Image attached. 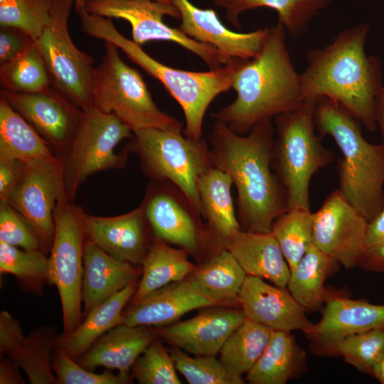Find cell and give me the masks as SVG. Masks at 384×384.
<instances>
[{"label":"cell","instance_id":"1","mask_svg":"<svg viewBox=\"0 0 384 384\" xmlns=\"http://www.w3.org/2000/svg\"><path fill=\"white\" fill-rule=\"evenodd\" d=\"M274 133L271 119L258 122L247 135L215 121L209 137L213 166L229 175L237 190L245 230L270 233L275 219L288 210L284 189L271 169Z\"/></svg>","mask_w":384,"mask_h":384},{"label":"cell","instance_id":"2","mask_svg":"<svg viewBox=\"0 0 384 384\" xmlns=\"http://www.w3.org/2000/svg\"><path fill=\"white\" fill-rule=\"evenodd\" d=\"M369 29L368 23L348 27L331 43L309 51L300 81L304 99H330L374 132L383 85L380 59L365 50Z\"/></svg>","mask_w":384,"mask_h":384},{"label":"cell","instance_id":"3","mask_svg":"<svg viewBox=\"0 0 384 384\" xmlns=\"http://www.w3.org/2000/svg\"><path fill=\"white\" fill-rule=\"evenodd\" d=\"M287 31L278 23L270 28L257 55L244 59L232 87L237 96L211 114L234 132L245 135L258 122L299 106L304 97L299 74L286 45Z\"/></svg>","mask_w":384,"mask_h":384},{"label":"cell","instance_id":"4","mask_svg":"<svg viewBox=\"0 0 384 384\" xmlns=\"http://www.w3.org/2000/svg\"><path fill=\"white\" fill-rule=\"evenodd\" d=\"M78 14L85 33L116 45L132 62L159 80L177 101L185 117L183 135L195 141L203 139L207 109L218 95L232 87L244 59H231L223 66L208 72L173 68L154 59L141 46L122 35L112 18L91 14L83 8Z\"/></svg>","mask_w":384,"mask_h":384},{"label":"cell","instance_id":"5","mask_svg":"<svg viewBox=\"0 0 384 384\" xmlns=\"http://www.w3.org/2000/svg\"><path fill=\"white\" fill-rule=\"evenodd\" d=\"M314 120L316 130L331 137L342 154L338 191L370 222L384 202V144L368 142L361 122L330 99L316 100Z\"/></svg>","mask_w":384,"mask_h":384},{"label":"cell","instance_id":"6","mask_svg":"<svg viewBox=\"0 0 384 384\" xmlns=\"http://www.w3.org/2000/svg\"><path fill=\"white\" fill-rule=\"evenodd\" d=\"M316 100L305 98L297 107L275 117L277 139L274 140L273 160L286 193L288 209L310 210L311 178L334 159V154L322 146L316 134Z\"/></svg>","mask_w":384,"mask_h":384},{"label":"cell","instance_id":"7","mask_svg":"<svg viewBox=\"0 0 384 384\" xmlns=\"http://www.w3.org/2000/svg\"><path fill=\"white\" fill-rule=\"evenodd\" d=\"M181 132L144 128L134 132L128 149L135 152L145 174L174 185L201 215L200 177L214 166L205 139H190Z\"/></svg>","mask_w":384,"mask_h":384},{"label":"cell","instance_id":"8","mask_svg":"<svg viewBox=\"0 0 384 384\" xmlns=\"http://www.w3.org/2000/svg\"><path fill=\"white\" fill-rule=\"evenodd\" d=\"M105 54L95 68L93 107L114 114L134 132L144 128L181 132L183 124L161 110L141 74L120 58L119 48L105 41Z\"/></svg>","mask_w":384,"mask_h":384},{"label":"cell","instance_id":"9","mask_svg":"<svg viewBox=\"0 0 384 384\" xmlns=\"http://www.w3.org/2000/svg\"><path fill=\"white\" fill-rule=\"evenodd\" d=\"M84 215L67 198L60 200L54 210L55 234L49 252L48 277L49 284H54L59 294L64 334L82 322L83 256L88 240Z\"/></svg>","mask_w":384,"mask_h":384},{"label":"cell","instance_id":"10","mask_svg":"<svg viewBox=\"0 0 384 384\" xmlns=\"http://www.w3.org/2000/svg\"><path fill=\"white\" fill-rule=\"evenodd\" d=\"M75 0H55L51 20L34 41L41 52L52 87L82 111L93 107V59L80 50L68 28Z\"/></svg>","mask_w":384,"mask_h":384},{"label":"cell","instance_id":"11","mask_svg":"<svg viewBox=\"0 0 384 384\" xmlns=\"http://www.w3.org/2000/svg\"><path fill=\"white\" fill-rule=\"evenodd\" d=\"M132 130L113 114L92 107L83 111L79 129L63 159V182L67 198L72 201L79 186L89 176L122 168L126 155L114 148L123 139L132 138Z\"/></svg>","mask_w":384,"mask_h":384},{"label":"cell","instance_id":"12","mask_svg":"<svg viewBox=\"0 0 384 384\" xmlns=\"http://www.w3.org/2000/svg\"><path fill=\"white\" fill-rule=\"evenodd\" d=\"M84 8L93 15L128 21L132 41L139 46L151 41L176 43L200 57L210 70L230 61L213 46L191 38L178 28L164 23V16L180 19V13L174 4L153 0H87Z\"/></svg>","mask_w":384,"mask_h":384},{"label":"cell","instance_id":"13","mask_svg":"<svg viewBox=\"0 0 384 384\" xmlns=\"http://www.w3.org/2000/svg\"><path fill=\"white\" fill-rule=\"evenodd\" d=\"M65 198L63 159H33L21 161L18 180L5 201L29 223L48 253L54 239V210Z\"/></svg>","mask_w":384,"mask_h":384},{"label":"cell","instance_id":"14","mask_svg":"<svg viewBox=\"0 0 384 384\" xmlns=\"http://www.w3.org/2000/svg\"><path fill=\"white\" fill-rule=\"evenodd\" d=\"M368 224L337 189L312 213V242L346 268H353L366 255Z\"/></svg>","mask_w":384,"mask_h":384},{"label":"cell","instance_id":"15","mask_svg":"<svg viewBox=\"0 0 384 384\" xmlns=\"http://www.w3.org/2000/svg\"><path fill=\"white\" fill-rule=\"evenodd\" d=\"M0 97L36 129L53 151L64 157L82 122L81 109L53 87L35 93L1 89Z\"/></svg>","mask_w":384,"mask_h":384},{"label":"cell","instance_id":"16","mask_svg":"<svg viewBox=\"0 0 384 384\" xmlns=\"http://www.w3.org/2000/svg\"><path fill=\"white\" fill-rule=\"evenodd\" d=\"M173 4L180 13L181 22L177 28L191 38L213 46L228 60L253 58L269 33L270 28L249 33L230 31L222 23L215 10L201 9L189 0H173Z\"/></svg>","mask_w":384,"mask_h":384},{"label":"cell","instance_id":"17","mask_svg":"<svg viewBox=\"0 0 384 384\" xmlns=\"http://www.w3.org/2000/svg\"><path fill=\"white\" fill-rule=\"evenodd\" d=\"M237 301L246 319L272 330H300L309 336L313 332L314 324L307 319L306 309L289 292L261 278L247 275Z\"/></svg>","mask_w":384,"mask_h":384},{"label":"cell","instance_id":"18","mask_svg":"<svg viewBox=\"0 0 384 384\" xmlns=\"http://www.w3.org/2000/svg\"><path fill=\"white\" fill-rule=\"evenodd\" d=\"M245 319L242 310L213 309L188 320L153 330L156 336L185 352L193 356H215Z\"/></svg>","mask_w":384,"mask_h":384},{"label":"cell","instance_id":"19","mask_svg":"<svg viewBox=\"0 0 384 384\" xmlns=\"http://www.w3.org/2000/svg\"><path fill=\"white\" fill-rule=\"evenodd\" d=\"M164 182L165 186L151 188L143 201L147 221L155 237L196 253L200 233L195 218L200 215L174 185Z\"/></svg>","mask_w":384,"mask_h":384},{"label":"cell","instance_id":"20","mask_svg":"<svg viewBox=\"0 0 384 384\" xmlns=\"http://www.w3.org/2000/svg\"><path fill=\"white\" fill-rule=\"evenodd\" d=\"M146 222L143 202L117 216L84 215L88 240L112 257L133 265L142 263L150 247L147 245Z\"/></svg>","mask_w":384,"mask_h":384},{"label":"cell","instance_id":"21","mask_svg":"<svg viewBox=\"0 0 384 384\" xmlns=\"http://www.w3.org/2000/svg\"><path fill=\"white\" fill-rule=\"evenodd\" d=\"M213 306L187 277L161 287L132 304L123 311V324L161 327L176 322L191 311Z\"/></svg>","mask_w":384,"mask_h":384},{"label":"cell","instance_id":"22","mask_svg":"<svg viewBox=\"0 0 384 384\" xmlns=\"http://www.w3.org/2000/svg\"><path fill=\"white\" fill-rule=\"evenodd\" d=\"M142 270L116 259L87 240L83 256L82 316L137 279Z\"/></svg>","mask_w":384,"mask_h":384},{"label":"cell","instance_id":"23","mask_svg":"<svg viewBox=\"0 0 384 384\" xmlns=\"http://www.w3.org/2000/svg\"><path fill=\"white\" fill-rule=\"evenodd\" d=\"M156 336L152 328L122 323L100 336L76 361L87 370L102 366L129 375Z\"/></svg>","mask_w":384,"mask_h":384},{"label":"cell","instance_id":"24","mask_svg":"<svg viewBox=\"0 0 384 384\" xmlns=\"http://www.w3.org/2000/svg\"><path fill=\"white\" fill-rule=\"evenodd\" d=\"M247 275L267 279L286 288L290 268L274 236L270 233L239 230L224 243Z\"/></svg>","mask_w":384,"mask_h":384},{"label":"cell","instance_id":"25","mask_svg":"<svg viewBox=\"0 0 384 384\" xmlns=\"http://www.w3.org/2000/svg\"><path fill=\"white\" fill-rule=\"evenodd\" d=\"M384 328V305L343 297L329 299L310 336L331 348L340 340L373 329Z\"/></svg>","mask_w":384,"mask_h":384},{"label":"cell","instance_id":"26","mask_svg":"<svg viewBox=\"0 0 384 384\" xmlns=\"http://www.w3.org/2000/svg\"><path fill=\"white\" fill-rule=\"evenodd\" d=\"M137 287L136 279L100 304L86 315L74 331L58 336L56 346L77 360L100 336L123 323V309Z\"/></svg>","mask_w":384,"mask_h":384},{"label":"cell","instance_id":"27","mask_svg":"<svg viewBox=\"0 0 384 384\" xmlns=\"http://www.w3.org/2000/svg\"><path fill=\"white\" fill-rule=\"evenodd\" d=\"M188 252L176 249L155 237L142 262V277L137 289L130 299L132 304L171 283L187 278L195 270L189 261Z\"/></svg>","mask_w":384,"mask_h":384},{"label":"cell","instance_id":"28","mask_svg":"<svg viewBox=\"0 0 384 384\" xmlns=\"http://www.w3.org/2000/svg\"><path fill=\"white\" fill-rule=\"evenodd\" d=\"M305 354L289 331L272 330L270 341L246 380L252 384H284L301 373Z\"/></svg>","mask_w":384,"mask_h":384},{"label":"cell","instance_id":"29","mask_svg":"<svg viewBox=\"0 0 384 384\" xmlns=\"http://www.w3.org/2000/svg\"><path fill=\"white\" fill-rule=\"evenodd\" d=\"M233 185L229 175L215 166L204 173L198 183L201 215L224 243L241 230L235 213Z\"/></svg>","mask_w":384,"mask_h":384},{"label":"cell","instance_id":"30","mask_svg":"<svg viewBox=\"0 0 384 384\" xmlns=\"http://www.w3.org/2000/svg\"><path fill=\"white\" fill-rule=\"evenodd\" d=\"M0 158L21 161L60 159L36 129L1 97Z\"/></svg>","mask_w":384,"mask_h":384},{"label":"cell","instance_id":"31","mask_svg":"<svg viewBox=\"0 0 384 384\" xmlns=\"http://www.w3.org/2000/svg\"><path fill=\"white\" fill-rule=\"evenodd\" d=\"M332 0H213L216 6L225 9L228 21L240 28V14L247 10L267 7L275 10L287 32L297 38L304 34L309 23L326 8Z\"/></svg>","mask_w":384,"mask_h":384},{"label":"cell","instance_id":"32","mask_svg":"<svg viewBox=\"0 0 384 384\" xmlns=\"http://www.w3.org/2000/svg\"><path fill=\"white\" fill-rule=\"evenodd\" d=\"M247 274L226 249H222L188 277L200 292L215 306L237 300Z\"/></svg>","mask_w":384,"mask_h":384},{"label":"cell","instance_id":"33","mask_svg":"<svg viewBox=\"0 0 384 384\" xmlns=\"http://www.w3.org/2000/svg\"><path fill=\"white\" fill-rule=\"evenodd\" d=\"M337 262L313 243L291 270L287 290L305 309L320 308L325 299L324 282Z\"/></svg>","mask_w":384,"mask_h":384},{"label":"cell","instance_id":"34","mask_svg":"<svg viewBox=\"0 0 384 384\" xmlns=\"http://www.w3.org/2000/svg\"><path fill=\"white\" fill-rule=\"evenodd\" d=\"M57 338L54 327L38 326L7 356L25 372L31 383L58 384L51 366Z\"/></svg>","mask_w":384,"mask_h":384},{"label":"cell","instance_id":"35","mask_svg":"<svg viewBox=\"0 0 384 384\" xmlns=\"http://www.w3.org/2000/svg\"><path fill=\"white\" fill-rule=\"evenodd\" d=\"M272 332L269 327L245 319L224 343L220 360L237 375L247 373L267 347Z\"/></svg>","mask_w":384,"mask_h":384},{"label":"cell","instance_id":"36","mask_svg":"<svg viewBox=\"0 0 384 384\" xmlns=\"http://www.w3.org/2000/svg\"><path fill=\"white\" fill-rule=\"evenodd\" d=\"M0 84L4 90L19 93L46 92L52 87L48 68L35 42L0 64Z\"/></svg>","mask_w":384,"mask_h":384},{"label":"cell","instance_id":"37","mask_svg":"<svg viewBox=\"0 0 384 384\" xmlns=\"http://www.w3.org/2000/svg\"><path fill=\"white\" fill-rule=\"evenodd\" d=\"M41 250H20L0 242V272L13 274L21 287L41 295L49 284L48 257Z\"/></svg>","mask_w":384,"mask_h":384},{"label":"cell","instance_id":"38","mask_svg":"<svg viewBox=\"0 0 384 384\" xmlns=\"http://www.w3.org/2000/svg\"><path fill=\"white\" fill-rule=\"evenodd\" d=\"M271 233L275 237L291 272L313 243L312 213L303 208H289L275 219Z\"/></svg>","mask_w":384,"mask_h":384},{"label":"cell","instance_id":"39","mask_svg":"<svg viewBox=\"0 0 384 384\" xmlns=\"http://www.w3.org/2000/svg\"><path fill=\"white\" fill-rule=\"evenodd\" d=\"M55 0H6L0 4V26L27 33L36 41L51 20Z\"/></svg>","mask_w":384,"mask_h":384},{"label":"cell","instance_id":"40","mask_svg":"<svg viewBox=\"0 0 384 384\" xmlns=\"http://www.w3.org/2000/svg\"><path fill=\"white\" fill-rule=\"evenodd\" d=\"M170 353L176 368L190 384H242V376L230 372L215 356H191L178 348Z\"/></svg>","mask_w":384,"mask_h":384},{"label":"cell","instance_id":"41","mask_svg":"<svg viewBox=\"0 0 384 384\" xmlns=\"http://www.w3.org/2000/svg\"><path fill=\"white\" fill-rule=\"evenodd\" d=\"M363 372L371 373L384 355V328L348 336L331 348Z\"/></svg>","mask_w":384,"mask_h":384},{"label":"cell","instance_id":"42","mask_svg":"<svg viewBox=\"0 0 384 384\" xmlns=\"http://www.w3.org/2000/svg\"><path fill=\"white\" fill-rule=\"evenodd\" d=\"M133 377L140 384H181L174 361L155 339L135 361Z\"/></svg>","mask_w":384,"mask_h":384},{"label":"cell","instance_id":"43","mask_svg":"<svg viewBox=\"0 0 384 384\" xmlns=\"http://www.w3.org/2000/svg\"><path fill=\"white\" fill-rule=\"evenodd\" d=\"M51 366L58 384H127L131 380L129 375H115L110 369L102 373L87 370L58 346L52 353Z\"/></svg>","mask_w":384,"mask_h":384},{"label":"cell","instance_id":"44","mask_svg":"<svg viewBox=\"0 0 384 384\" xmlns=\"http://www.w3.org/2000/svg\"><path fill=\"white\" fill-rule=\"evenodd\" d=\"M0 242L26 250L43 251L38 237L29 223L5 201H0Z\"/></svg>","mask_w":384,"mask_h":384},{"label":"cell","instance_id":"45","mask_svg":"<svg viewBox=\"0 0 384 384\" xmlns=\"http://www.w3.org/2000/svg\"><path fill=\"white\" fill-rule=\"evenodd\" d=\"M33 42V40L22 31L0 26V64L19 55Z\"/></svg>","mask_w":384,"mask_h":384},{"label":"cell","instance_id":"46","mask_svg":"<svg viewBox=\"0 0 384 384\" xmlns=\"http://www.w3.org/2000/svg\"><path fill=\"white\" fill-rule=\"evenodd\" d=\"M20 323L8 311L0 314V356H7L23 340Z\"/></svg>","mask_w":384,"mask_h":384},{"label":"cell","instance_id":"47","mask_svg":"<svg viewBox=\"0 0 384 384\" xmlns=\"http://www.w3.org/2000/svg\"><path fill=\"white\" fill-rule=\"evenodd\" d=\"M21 161L0 158V200L6 201L16 184L21 169Z\"/></svg>","mask_w":384,"mask_h":384},{"label":"cell","instance_id":"48","mask_svg":"<svg viewBox=\"0 0 384 384\" xmlns=\"http://www.w3.org/2000/svg\"><path fill=\"white\" fill-rule=\"evenodd\" d=\"M384 242V202L378 214L368 222L366 233L367 250Z\"/></svg>","mask_w":384,"mask_h":384},{"label":"cell","instance_id":"49","mask_svg":"<svg viewBox=\"0 0 384 384\" xmlns=\"http://www.w3.org/2000/svg\"><path fill=\"white\" fill-rule=\"evenodd\" d=\"M19 368L20 367L10 357L1 356L0 384H25Z\"/></svg>","mask_w":384,"mask_h":384},{"label":"cell","instance_id":"50","mask_svg":"<svg viewBox=\"0 0 384 384\" xmlns=\"http://www.w3.org/2000/svg\"><path fill=\"white\" fill-rule=\"evenodd\" d=\"M362 262L373 270H384V242L368 249Z\"/></svg>","mask_w":384,"mask_h":384},{"label":"cell","instance_id":"51","mask_svg":"<svg viewBox=\"0 0 384 384\" xmlns=\"http://www.w3.org/2000/svg\"><path fill=\"white\" fill-rule=\"evenodd\" d=\"M375 120L377 126L380 128L383 144H384V85L380 90L377 101Z\"/></svg>","mask_w":384,"mask_h":384},{"label":"cell","instance_id":"52","mask_svg":"<svg viewBox=\"0 0 384 384\" xmlns=\"http://www.w3.org/2000/svg\"><path fill=\"white\" fill-rule=\"evenodd\" d=\"M370 375H373L380 383L384 384V355L373 368Z\"/></svg>","mask_w":384,"mask_h":384},{"label":"cell","instance_id":"53","mask_svg":"<svg viewBox=\"0 0 384 384\" xmlns=\"http://www.w3.org/2000/svg\"><path fill=\"white\" fill-rule=\"evenodd\" d=\"M87 0H75V9L76 12L78 13L80 9L84 8L85 2Z\"/></svg>","mask_w":384,"mask_h":384},{"label":"cell","instance_id":"54","mask_svg":"<svg viewBox=\"0 0 384 384\" xmlns=\"http://www.w3.org/2000/svg\"><path fill=\"white\" fill-rule=\"evenodd\" d=\"M161 3L168 4H173V0H153Z\"/></svg>","mask_w":384,"mask_h":384},{"label":"cell","instance_id":"55","mask_svg":"<svg viewBox=\"0 0 384 384\" xmlns=\"http://www.w3.org/2000/svg\"><path fill=\"white\" fill-rule=\"evenodd\" d=\"M5 1H6V0H0V4H1V3H3V2Z\"/></svg>","mask_w":384,"mask_h":384}]
</instances>
